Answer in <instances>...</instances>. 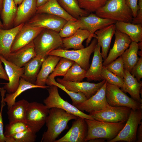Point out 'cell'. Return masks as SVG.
Wrapping results in <instances>:
<instances>
[{"instance_id": "1", "label": "cell", "mask_w": 142, "mask_h": 142, "mask_svg": "<svg viewBox=\"0 0 142 142\" xmlns=\"http://www.w3.org/2000/svg\"><path fill=\"white\" fill-rule=\"evenodd\" d=\"M78 117L61 109H50L45 123L47 129L43 134L41 141L54 142L67 128L69 121L76 120Z\"/></svg>"}, {"instance_id": "2", "label": "cell", "mask_w": 142, "mask_h": 142, "mask_svg": "<svg viewBox=\"0 0 142 142\" xmlns=\"http://www.w3.org/2000/svg\"><path fill=\"white\" fill-rule=\"evenodd\" d=\"M88 130L85 141L98 138L109 141L115 138L124 126L125 122L110 123L95 119H85Z\"/></svg>"}, {"instance_id": "3", "label": "cell", "mask_w": 142, "mask_h": 142, "mask_svg": "<svg viewBox=\"0 0 142 142\" xmlns=\"http://www.w3.org/2000/svg\"><path fill=\"white\" fill-rule=\"evenodd\" d=\"M95 12L98 17L116 22L131 23L133 18L125 0H108Z\"/></svg>"}, {"instance_id": "4", "label": "cell", "mask_w": 142, "mask_h": 142, "mask_svg": "<svg viewBox=\"0 0 142 142\" xmlns=\"http://www.w3.org/2000/svg\"><path fill=\"white\" fill-rule=\"evenodd\" d=\"M36 55L46 58L52 50L63 47L59 33L44 28L33 40Z\"/></svg>"}, {"instance_id": "5", "label": "cell", "mask_w": 142, "mask_h": 142, "mask_svg": "<svg viewBox=\"0 0 142 142\" xmlns=\"http://www.w3.org/2000/svg\"><path fill=\"white\" fill-rule=\"evenodd\" d=\"M97 43V40L94 38L90 44L86 48L71 50L59 48L50 51L48 55H54L66 58L77 63L82 68L87 71L90 67V56L94 52Z\"/></svg>"}, {"instance_id": "6", "label": "cell", "mask_w": 142, "mask_h": 142, "mask_svg": "<svg viewBox=\"0 0 142 142\" xmlns=\"http://www.w3.org/2000/svg\"><path fill=\"white\" fill-rule=\"evenodd\" d=\"M58 87L53 85L47 88L49 95L43 100L44 105L49 109L57 108L62 109L67 113L78 117L84 119H94L89 114L80 110L75 106L64 100L60 96Z\"/></svg>"}, {"instance_id": "7", "label": "cell", "mask_w": 142, "mask_h": 142, "mask_svg": "<svg viewBox=\"0 0 142 142\" xmlns=\"http://www.w3.org/2000/svg\"><path fill=\"white\" fill-rule=\"evenodd\" d=\"M49 109L42 103H29L26 116V124L29 129L36 134L45 123Z\"/></svg>"}, {"instance_id": "8", "label": "cell", "mask_w": 142, "mask_h": 142, "mask_svg": "<svg viewBox=\"0 0 142 142\" xmlns=\"http://www.w3.org/2000/svg\"><path fill=\"white\" fill-rule=\"evenodd\" d=\"M116 85L107 82L106 97L109 105L113 106H124L131 109H142V103L128 97Z\"/></svg>"}, {"instance_id": "9", "label": "cell", "mask_w": 142, "mask_h": 142, "mask_svg": "<svg viewBox=\"0 0 142 142\" xmlns=\"http://www.w3.org/2000/svg\"><path fill=\"white\" fill-rule=\"evenodd\" d=\"M142 119V109H131L126 123L122 130L109 142L125 141L135 142L137 140V133Z\"/></svg>"}, {"instance_id": "10", "label": "cell", "mask_w": 142, "mask_h": 142, "mask_svg": "<svg viewBox=\"0 0 142 142\" xmlns=\"http://www.w3.org/2000/svg\"><path fill=\"white\" fill-rule=\"evenodd\" d=\"M131 109L124 106L110 105L99 111L89 113V115L97 120L110 123L126 122Z\"/></svg>"}, {"instance_id": "11", "label": "cell", "mask_w": 142, "mask_h": 142, "mask_svg": "<svg viewBox=\"0 0 142 142\" xmlns=\"http://www.w3.org/2000/svg\"><path fill=\"white\" fill-rule=\"evenodd\" d=\"M67 21L55 15L45 13H36L27 22L31 26L43 28L59 32Z\"/></svg>"}, {"instance_id": "12", "label": "cell", "mask_w": 142, "mask_h": 142, "mask_svg": "<svg viewBox=\"0 0 142 142\" xmlns=\"http://www.w3.org/2000/svg\"><path fill=\"white\" fill-rule=\"evenodd\" d=\"M107 81L93 95L84 102L75 105L77 108L83 112L89 113L100 111L108 107L110 105L106 97Z\"/></svg>"}, {"instance_id": "13", "label": "cell", "mask_w": 142, "mask_h": 142, "mask_svg": "<svg viewBox=\"0 0 142 142\" xmlns=\"http://www.w3.org/2000/svg\"><path fill=\"white\" fill-rule=\"evenodd\" d=\"M78 19L80 23V29L86 30L90 33L89 36L86 41L87 46H88L97 31L110 25L114 24L116 22L113 20L100 17L95 14L92 13H89L87 16L80 17Z\"/></svg>"}, {"instance_id": "14", "label": "cell", "mask_w": 142, "mask_h": 142, "mask_svg": "<svg viewBox=\"0 0 142 142\" xmlns=\"http://www.w3.org/2000/svg\"><path fill=\"white\" fill-rule=\"evenodd\" d=\"M57 82L64 86L67 89L75 93L81 92L88 99L94 94L102 87L106 80H103L97 83L87 82H72L57 78Z\"/></svg>"}, {"instance_id": "15", "label": "cell", "mask_w": 142, "mask_h": 142, "mask_svg": "<svg viewBox=\"0 0 142 142\" xmlns=\"http://www.w3.org/2000/svg\"><path fill=\"white\" fill-rule=\"evenodd\" d=\"M44 29L31 26L25 23L16 36L12 45L11 53L16 51L33 41Z\"/></svg>"}, {"instance_id": "16", "label": "cell", "mask_w": 142, "mask_h": 142, "mask_svg": "<svg viewBox=\"0 0 142 142\" xmlns=\"http://www.w3.org/2000/svg\"><path fill=\"white\" fill-rule=\"evenodd\" d=\"M85 119L78 117L72 122L71 127L63 136L54 142H84L87 132Z\"/></svg>"}, {"instance_id": "17", "label": "cell", "mask_w": 142, "mask_h": 142, "mask_svg": "<svg viewBox=\"0 0 142 142\" xmlns=\"http://www.w3.org/2000/svg\"><path fill=\"white\" fill-rule=\"evenodd\" d=\"M9 79V82L3 88L8 93L14 92L18 87L21 77L24 72V67H19L0 55Z\"/></svg>"}, {"instance_id": "18", "label": "cell", "mask_w": 142, "mask_h": 142, "mask_svg": "<svg viewBox=\"0 0 142 142\" xmlns=\"http://www.w3.org/2000/svg\"><path fill=\"white\" fill-rule=\"evenodd\" d=\"M114 35L115 40L113 46L103 63V66L105 67L121 56L128 48L132 41L127 35L116 29Z\"/></svg>"}, {"instance_id": "19", "label": "cell", "mask_w": 142, "mask_h": 142, "mask_svg": "<svg viewBox=\"0 0 142 142\" xmlns=\"http://www.w3.org/2000/svg\"><path fill=\"white\" fill-rule=\"evenodd\" d=\"M24 23L8 29L0 28V55L8 59L12 45L17 34Z\"/></svg>"}, {"instance_id": "20", "label": "cell", "mask_w": 142, "mask_h": 142, "mask_svg": "<svg viewBox=\"0 0 142 142\" xmlns=\"http://www.w3.org/2000/svg\"><path fill=\"white\" fill-rule=\"evenodd\" d=\"M36 56L32 41L16 51L11 53L7 60L21 68Z\"/></svg>"}, {"instance_id": "21", "label": "cell", "mask_w": 142, "mask_h": 142, "mask_svg": "<svg viewBox=\"0 0 142 142\" xmlns=\"http://www.w3.org/2000/svg\"><path fill=\"white\" fill-rule=\"evenodd\" d=\"M36 0H24L18 7L13 26L27 22L36 13Z\"/></svg>"}, {"instance_id": "22", "label": "cell", "mask_w": 142, "mask_h": 142, "mask_svg": "<svg viewBox=\"0 0 142 142\" xmlns=\"http://www.w3.org/2000/svg\"><path fill=\"white\" fill-rule=\"evenodd\" d=\"M101 46L98 43L94 51V54L91 64L87 71L85 77L88 81H101L103 80L102 75L103 67V60L100 52Z\"/></svg>"}, {"instance_id": "23", "label": "cell", "mask_w": 142, "mask_h": 142, "mask_svg": "<svg viewBox=\"0 0 142 142\" xmlns=\"http://www.w3.org/2000/svg\"><path fill=\"white\" fill-rule=\"evenodd\" d=\"M115 31V24H113L97 30L93 36V37L97 39V43L102 48V57L104 60L107 56L112 39Z\"/></svg>"}, {"instance_id": "24", "label": "cell", "mask_w": 142, "mask_h": 142, "mask_svg": "<svg viewBox=\"0 0 142 142\" xmlns=\"http://www.w3.org/2000/svg\"><path fill=\"white\" fill-rule=\"evenodd\" d=\"M123 80L124 85L122 90L129 93L131 98L136 101L142 103V100L140 96L142 83H139L130 72L125 69Z\"/></svg>"}, {"instance_id": "25", "label": "cell", "mask_w": 142, "mask_h": 142, "mask_svg": "<svg viewBox=\"0 0 142 142\" xmlns=\"http://www.w3.org/2000/svg\"><path fill=\"white\" fill-rule=\"evenodd\" d=\"M60 58V57L57 56L48 55L42 64L35 84L42 87L46 86V81L48 76L53 71Z\"/></svg>"}, {"instance_id": "26", "label": "cell", "mask_w": 142, "mask_h": 142, "mask_svg": "<svg viewBox=\"0 0 142 142\" xmlns=\"http://www.w3.org/2000/svg\"><path fill=\"white\" fill-rule=\"evenodd\" d=\"M114 24L116 29L127 35L132 41L142 42V24L122 21H117Z\"/></svg>"}, {"instance_id": "27", "label": "cell", "mask_w": 142, "mask_h": 142, "mask_svg": "<svg viewBox=\"0 0 142 142\" xmlns=\"http://www.w3.org/2000/svg\"><path fill=\"white\" fill-rule=\"evenodd\" d=\"M36 13H45L62 18L67 21L77 20L68 14L57 0H49L42 6L37 8Z\"/></svg>"}, {"instance_id": "28", "label": "cell", "mask_w": 142, "mask_h": 142, "mask_svg": "<svg viewBox=\"0 0 142 142\" xmlns=\"http://www.w3.org/2000/svg\"><path fill=\"white\" fill-rule=\"evenodd\" d=\"M17 7L14 0H3L2 8L0 13L3 29L11 28L16 17Z\"/></svg>"}, {"instance_id": "29", "label": "cell", "mask_w": 142, "mask_h": 142, "mask_svg": "<svg viewBox=\"0 0 142 142\" xmlns=\"http://www.w3.org/2000/svg\"><path fill=\"white\" fill-rule=\"evenodd\" d=\"M29 103L23 99L15 103L9 109L7 112L9 123L22 122L26 123V116Z\"/></svg>"}, {"instance_id": "30", "label": "cell", "mask_w": 142, "mask_h": 142, "mask_svg": "<svg viewBox=\"0 0 142 142\" xmlns=\"http://www.w3.org/2000/svg\"><path fill=\"white\" fill-rule=\"evenodd\" d=\"M46 58L36 55L23 67L24 72L21 77L34 84L42 64Z\"/></svg>"}, {"instance_id": "31", "label": "cell", "mask_w": 142, "mask_h": 142, "mask_svg": "<svg viewBox=\"0 0 142 142\" xmlns=\"http://www.w3.org/2000/svg\"><path fill=\"white\" fill-rule=\"evenodd\" d=\"M90 33L87 30L79 29L73 35L67 38L62 39L64 49L73 48L74 50L84 48L83 42L89 37Z\"/></svg>"}, {"instance_id": "32", "label": "cell", "mask_w": 142, "mask_h": 142, "mask_svg": "<svg viewBox=\"0 0 142 142\" xmlns=\"http://www.w3.org/2000/svg\"><path fill=\"white\" fill-rule=\"evenodd\" d=\"M49 87L48 85L45 87L38 86L28 82L21 77L17 88L14 92L7 94L5 98L4 97V100L6 103L8 109L15 103L17 98L25 91L34 88H47Z\"/></svg>"}, {"instance_id": "33", "label": "cell", "mask_w": 142, "mask_h": 142, "mask_svg": "<svg viewBox=\"0 0 142 142\" xmlns=\"http://www.w3.org/2000/svg\"><path fill=\"white\" fill-rule=\"evenodd\" d=\"M128 48L121 55L124 68L130 72L138 61L139 44L138 43L132 41Z\"/></svg>"}, {"instance_id": "34", "label": "cell", "mask_w": 142, "mask_h": 142, "mask_svg": "<svg viewBox=\"0 0 142 142\" xmlns=\"http://www.w3.org/2000/svg\"><path fill=\"white\" fill-rule=\"evenodd\" d=\"M62 7L74 18L78 19L80 17L89 13L79 7L77 0H57Z\"/></svg>"}, {"instance_id": "35", "label": "cell", "mask_w": 142, "mask_h": 142, "mask_svg": "<svg viewBox=\"0 0 142 142\" xmlns=\"http://www.w3.org/2000/svg\"><path fill=\"white\" fill-rule=\"evenodd\" d=\"M87 71L74 62L62 79L67 81L81 82L85 77Z\"/></svg>"}, {"instance_id": "36", "label": "cell", "mask_w": 142, "mask_h": 142, "mask_svg": "<svg viewBox=\"0 0 142 142\" xmlns=\"http://www.w3.org/2000/svg\"><path fill=\"white\" fill-rule=\"evenodd\" d=\"M46 84L49 86L53 85H56L64 91L70 98L72 102V104L74 106L83 103L87 99L83 93H75L67 89L63 85L56 82L55 78H47Z\"/></svg>"}, {"instance_id": "37", "label": "cell", "mask_w": 142, "mask_h": 142, "mask_svg": "<svg viewBox=\"0 0 142 142\" xmlns=\"http://www.w3.org/2000/svg\"><path fill=\"white\" fill-rule=\"evenodd\" d=\"M37 136L28 129L12 136L6 137V142H34Z\"/></svg>"}, {"instance_id": "38", "label": "cell", "mask_w": 142, "mask_h": 142, "mask_svg": "<svg viewBox=\"0 0 142 142\" xmlns=\"http://www.w3.org/2000/svg\"><path fill=\"white\" fill-rule=\"evenodd\" d=\"M74 62L72 60L60 57L59 61L48 78H55L58 76H64Z\"/></svg>"}, {"instance_id": "39", "label": "cell", "mask_w": 142, "mask_h": 142, "mask_svg": "<svg viewBox=\"0 0 142 142\" xmlns=\"http://www.w3.org/2000/svg\"><path fill=\"white\" fill-rule=\"evenodd\" d=\"M108 0H77L80 7L88 13L95 12Z\"/></svg>"}, {"instance_id": "40", "label": "cell", "mask_w": 142, "mask_h": 142, "mask_svg": "<svg viewBox=\"0 0 142 142\" xmlns=\"http://www.w3.org/2000/svg\"><path fill=\"white\" fill-rule=\"evenodd\" d=\"M81 28V24L79 19L76 20L68 21L59 33L62 38H68L73 35Z\"/></svg>"}, {"instance_id": "41", "label": "cell", "mask_w": 142, "mask_h": 142, "mask_svg": "<svg viewBox=\"0 0 142 142\" xmlns=\"http://www.w3.org/2000/svg\"><path fill=\"white\" fill-rule=\"evenodd\" d=\"M103 80L110 84L116 85L122 89L124 85L123 78L110 72L103 66L102 72Z\"/></svg>"}, {"instance_id": "42", "label": "cell", "mask_w": 142, "mask_h": 142, "mask_svg": "<svg viewBox=\"0 0 142 142\" xmlns=\"http://www.w3.org/2000/svg\"><path fill=\"white\" fill-rule=\"evenodd\" d=\"M28 129L26 123L16 122L7 124L4 135L6 137L13 135Z\"/></svg>"}, {"instance_id": "43", "label": "cell", "mask_w": 142, "mask_h": 142, "mask_svg": "<svg viewBox=\"0 0 142 142\" xmlns=\"http://www.w3.org/2000/svg\"><path fill=\"white\" fill-rule=\"evenodd\" d=\"M105 67L110 72L123 78L124 69L123 60L121 56L108 64Z\"/></svg>"}, {"instance_id": "44", "label": "cell", "mask_w": 142, "mask_h": 142, "mask_svg": "<svg viewBox=\"0 0 142 142\" xmlns=\"http://www.w3.org/2000/svg\"><path fill=\"white\" fill-rule=\"evenodd\" d=\"M6 90L3 88H0L1 96V106L0 110V142L5 141L6 137L3 132V124L2 117V112L3 108L5 105L4 99Z\"/></svg>"}, {"instance_id": "45", "label": "cell", "mask_w": 142, "mask_h": 142, "mask_svg": "<svg viewBox=\"0 0 142 142\" xmlns=\"http://www.w3.org/2000/svg\"><path fill=\"white\" fill-rule=\"evenodd\" d=\"M130 73L139 82L142 78V57L141 56L135 65L132 69Z\"/></svg>"}, {"instance_id": "46", "label": "cell", "mask_w": 142, "mask_h": 142, "mask_svg": "<svg viewBox=\"0 0 142 142\" xmlns=\"http://www.w3.org/2000/svg\"><path fill=\"white\" fill-rule=\"evenodd\" d=\"M138 9L135 17L133 18L131 23L142 24V0H138Z\"/></svg>"}, {"instance_id": "47", "label": "cell", "mask_w": 142, "mask_h": 142, "mask_svg": "<svg viewBox=\"0 0 142 142\" xmlns=\"http://www.w3.org/2000/svg\"><path fill=\"white\" fill-rule=\"evenodd\" d=\"M138 0H125L126 4L130 9L133 18L135 17L138 9Z\"/></svg>"}, {"instance_id": "48", "label": "cell", "mask_w": 142, "mask_h": 142, "mask_svg": "<svg viewBox=\"0 0 142 142\" xmlns=\"http://www.w3.org/2000/svg\"><path fill=\"white\" fill-rule=\"evenodd\" d=\"M2 62L0 58V79L9 81V79L5 69L2 65Z\"/></svg>"}, {"instance_id": "49", "label": "cell", "mask_w": 142, "mask_h": 142, "mask_svg": "<svg viewBox=\"0 0 142 142\" xmlns=\"http://www.w3.org/2000/svg\"><path fill=\"white\" fill-rule=\"evenodd\" d=\"M137 142H142V122L139 125V126L137 133Z\"/></svg>"}, {"instance_id": "50", "label": "cell", "mask_w": 142, "mask_h": 142, "mask_svg": "<svg viewBox=\"0 0 142 142\" xmlns=\"http://www.w3.org/2000/svg\"><path fill=\"white\" fill-rule=\"evenodd\" d=\"M49 0H36L37 7L42 6L47 3Z\"/></svg>"}, {"instance_id": "51", "label": "cell", "mask_w": 142, "mask_h": 142, "mask_svg": "<svg viewBox=\"0 0 142 142\" xmlns=\"http://www.w3.org/2000/svg\"><path fill=\"white\" fill-rule=\"evenodd\" d=\"M105 139L102 138H97L88 141L89 142H104Z\"/></svg>"}, {"instance_id": "52", "label": "cell", "mask_w": 142, "mask_h": 142, "mask_svg": "<svg viewBox=\"0 0 142 142\" xmlns=\"http://www.w3.org/2000/svg\"><path fill=\"white\" fill-rule=\"evenodd\" d=\"M24 0H14V2L16 6L20 4Z\"/></svg>"}, {"instance_id": "53", "label": "cell", "mask_w": 142, "mask_h": 142, "mask_svg": "<svg viewBox=\"0 0 142 142\" xmlns=\"http://www.w3.org/2000/svg\"><path fill=\"white\" fill-rule=\"evenodd\" d=\"M3 0H0V14L2 11Z\"/></svg>"}, {"instance_id": "54", "label": "cell", "mask_w": 142, "mask_h": 142, "mask_svg": "<svg viewBox=\"0 0 142 142\" xmlns=\"http://www.w3.org/2000/svg\"><path fill=\"white\" fill-rule=\"evenodd\" d=\"M0 28H3V25L2 22H1L0 19Z\"/></svg>"}]
</instances>
